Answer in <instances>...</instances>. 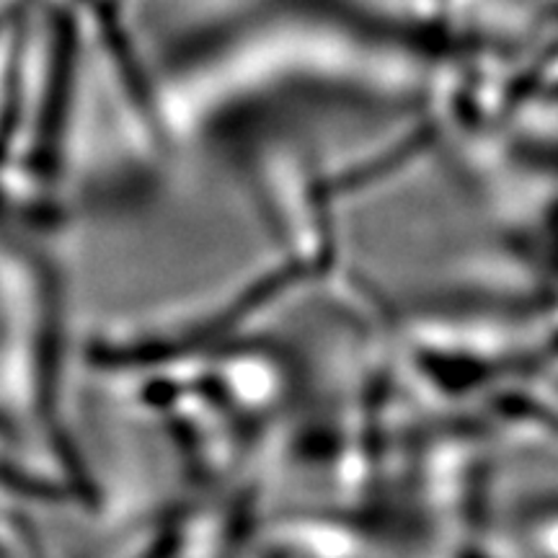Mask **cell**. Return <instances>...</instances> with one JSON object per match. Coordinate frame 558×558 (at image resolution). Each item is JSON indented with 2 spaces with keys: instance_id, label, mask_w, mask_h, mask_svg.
Wrapping results in <instances>:
<instances>
[{
  "instance_id": "obj_1",
  "label": "cell",
  "mask_w": 558,
  "mask_h": 558,
  "mask_svg": "<svg viewBox=\"0 0 558 558\" xmlns=\"http://www.w3.org/2000/svg\"><path fill=\"white\" fill-rule=\"evenodd\" d=\"M0 486L13 488V492H24V494H41V497L50 494V488L45 484H39V481L29 478L26 473H21L16 469H9V465H0Z\"/></svg>"
}]
</instances>
